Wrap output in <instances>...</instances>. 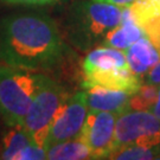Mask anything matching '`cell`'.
Wrapping results in <instances>:
<instances>
[{
    "mask_svg": "<svg viewBox=\"0 0 160 160\" xmlns=\"http://www.w3.org/2000/svg\"><path fill=\"white\" fill-rule=\"evenodd\" d=\"M69 48L56 22L43 12H18L0 20V62L29 70H49Z\"/></svg>",
    "mask_w": 160,
    "mask_h": 160,
    "instance_id": "cell-1",
    "label": "cell"
},
{
    "mask_svg": "<svg viewBox=\"0 0 160 160\" xmlns=\"http://www.w3.org/2000/svg\"><path fill=\"white\" fill-rule=\"evenodd\" d=\"M123 7L94 0H77L68 8L64 30L69 42L82 51L100 45L109 30L121 23Z\"/></svg>",
    "mask_w": 160,
    "mask_h": 160,
    "instance_id": "cell-2",
    "label": "cell"
},
{
    "mask_svg": "<svg viewBox=\"0 0 160 160\" xmlns=\"http://www.w3.org/2000/svg\"><path fill=\"white\" fill-rule=\"evenodd\" d=\"M40 74L0 62V119L7 126H23Z\"/></svg>",
    "mask_w": 160,
    "mask_h": 160,
    "instance_id": "cell-3",
    "label": "cell"
},
{
    "mask_svg": "<svg viewBox=\"0 0 160 160\" xmlns=\"http://www.w3.org/2000/svg\"><path fill=\"white\" fill-rule=\"evenodd\" d=\"M68 98L69 92L62 84L40 74L39 86L23 123L24 129L39 147L45 148L52 122Z\"/></svg>",
    "mask_w": 160,
    "mask_h": 160,
    "instance_id": "cell-4",
    "label": "cell"
},
{
    "mask_svg": "<svg viewBox=\"0 0 160 160\" xmlns=\"http://www.w3.org/2000/svg\"><path fill=\"white\" fill-rule=\"evenodd\" d=\"M157 145H160V120L151 110L128 109L118 115L110 153L127 146Z\"/></svg>",
    "mask_w": 160,
    "mask_h": 160,
    "instance_id": "cell-5",
    "label": "cell"
},
{
    "mask_svg": "<svg viewBox=\"0 0 160 160\" xmlns=\"http://www.w3.org/2000/svg\"><path fill=\"white\" fill-rule=\"evenodd\" d=\"M86 92H75L69 96L61 110L58 112L55 121L52 122L49 135L46 139L45 149L55 143L67 141L80 137L87 114H88Z\"/></svg>",
    "mask_w": 160,
    "mask_h": 160,
    "instance_id": "cell-6",
    "label": "cell"
},
{
    "mask_svg": "<svg viewBox=\"0 0 160 160\" xmlns=\"http://www.w3.org/2000/svg\"><path fill=\"white\" fill-rule=\"evenodd\" d=\"M118 115L103 110H89L80 137L90 149L92 159H107L113 147Z\"/></svg>",
    "mask_w": 160,
    "mask_h": 160,
    "instance_id": "cell-7",
    "label": "cell"
},
{
    "mask_svg": "<svg viewBox=\"0 0 160 160\" xmlns=\"http://www.w3.org/2000/svg\"><path fill=\"white\" fill-rule=\"evenodd\" d=\"M83 89L87 95V104L89 110H103L116 115L129 109V92L118 89L83 82Z\"/></svg>",
    "mask_w": 160,
    "mask_h": 160,
    "instance_id": "cell-8",
    "label": "cell"
},
{
    "mask_svg": "<svg viewBox=\"0 0 160 160\" xmlns=\"http://www.w3.org/2000/svg\"><path fill=\"white\" fill-rule=\"evenodd\" d=\"M123 68H129L125 51L103 45L90 50L82 63L84 78L95 74Z\"/></svg>",
    "mask_w": 160,
    "mask_h": 160,
    "instance_id": "cell-9",
    "label": "cell"
},
{
    "mask_svg": "<svg viewBox=\"0 0 160 160\" xmlns=\"http://www.w3.org/2000/svg\"><path fill=\"white\" fill-rule=\"evenodd\" d=\"M146 34L143 30L134 22L129 7H123L121 23L115 28L109 30L103 37L100 45L110 46L119 49L121 51H126L127 49Z\"/></svg>",
    "mask_w": 160,
    "mask_h": 160,
    "instance_id": "cell-10",
    "label": "cell"
},
{
    "mask_svg": "<svg viewBox=\"0 0 160 160\" xmlns=\"http://www.w3.org/2000/svg\"><path fill=\"white\" fill-rule=\"evenodd\" d=\"M125 55L131 71L140 77L145 76L160 61L159 49L146 36L133 43Z\"/></svg>",
    "mask_w": 160,
    "mask_h": 160,
    "instance_id": "cell-11",
    "label": "cell"
},
{
    "mask_svg": "<svg viewBox=\"0 0 160 160\" xmlns=\"http://www.w3.org/2000/svg\"><path fill=\"white\" fill-rule=\"evenodd\" d=\"M36 143L23 126H8L0 141V159L18 160L19 154Z\"/></svg>",
    "mask_w": 160,
    "mask_h": 160,
    "instance_id": "cell-12",
    "label": "cell"
},
{
    "mask_svg": "<svg viewBox=\"0 0 160 160\" xmlns=\"http://www.w3.org/2000/svg\"><path fill=\"white\" fill-rule=\"evenodd\" d=\"M46 159L50 160H83L92 159L90 149L81 137L55 143L46 149Z\"/></svg>",
    "mask_w": 160,
    "mask_h": 160,
    "instance_id": "cell-13",
    "label": "cell"
},
{
    "mask_svg": "<svg viewBox=\"0 0 160 160\" xmlns=\"http://www.w3.org/2000/svg\"><path fill=\"white\" fill-rule=\"evenodd\" d=\"M107 159L116 160H151L160 159V145L157 146H127L113 151Z\"/></svg>",
    "mask_w": 160,
    "mask_h": 160,
    "instance_id": "cell-14",
    "label": "cell"
},
{
    "mask_svg": "<svg viewBox=\"0 0 160 160\" xmlns=\"http://www.w3.org/2000/svg\"><path fill=\"white\" fill-rule=\"evenodd\" d=\"M159 92V86L142 83L135 92H133L129 98V109L133 110H151L157 101Z\"/></svg>",
    "mask_w": 160,
    "mask_h": 160,
    "instance_id": "cell-15",
    "label": "cell"
},
{
    "mask_svg": "<svg viewBox=\"0 0 160 160\" xmlns=\"http://www.w3.org/2000/svg\"><path fill=\"white\" fill-rule=\"evenodd\" d=\"M1 2L7 5H18V6H45L51 5L62 0H0Z\"/></svg>",
    "mask_w": 160,
    "mask_h": 160,
    "instance_id": "cell-16",
    "label": "cell"
},
{
    "mask_svg": "<svg viewBox=\"0 0 160 160\" xmlns=\"http://www.w3.org/2000/svg\"><path fill=\"white\" fill-rule=\"evenodd\" d=\"M145 82L146 83H151V84L160 86V61L146 74Z\"/></svg>",
    "mask_w": 160,
    "mask_h": 160,
    "instance_id": "cell-17",
    "label": "cell"
},
{
    "mask_svg": "<svg viewBox=\"0 0 160 160\" xmlns=\"http://www.w3.org/2000/svg\"><path fill=\"white\" fill-rule=\"evenodd\" d=\"M94 1H100V2H106V4H112V5L120 6V7H129L132 4H134L137 0H94Z\"/></svg>",
    "mask_w": 160,
    "mask_h": 160,
    "instance_id": "cell-18",
    "label": "cell"
},
{
    "mask_svg": "<svg viewBox=\"0 0 160 160\" xmlns=\"http://www.w3.org/2000/svg\"><path fill=\"white\" fill-rule=\"evenodd\" d=\"M151 112L158 118L160 120V86H159V92H158V97H157V101L153 104V107L151 109Z\"/></svg>",
    "mask_w": 160,
    "mask_h": 160,
    "instance_id": "cell-19",
    "label": "cell"
},
{
    "mask_svg": "<svg viewBox=\"0 0 160 160\" xmlns=\"http://www.w3.org/2000/svg\"><path fill=\"white\" fill-rule=\"evenodd\" d=\"M0 141H1V138H0Z\"/></svg>",
    "mask_w": 160,
    "mask_h": 160,
    "instance_id": "cell-20",
    "label": "cell"
}]
</instances>
